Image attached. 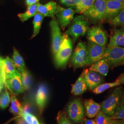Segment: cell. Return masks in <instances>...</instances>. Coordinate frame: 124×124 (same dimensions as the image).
Wrapping results in <instances>:
<instances>
[{"instance_id":"cell-9","label":"cell","mask_w":124,"mask_h":124,"mask_svg":"<svg viewBox=\"0 0 124 124\" xmlns=\"http://www.w3.org/2000/svg\"><path fill=\"white\" fill-rule=\"evenodd\" d=\"M87 38L89 41L102 46H106L108 39L106 32L100 25L89 28L87 32Z\"/></svg>"},{"instance_id":"cell-37","label":"cell","mask_w":124,"mask_h":124,"mask_svg":"<svg viewBox=\"0 0 124 124\" xmlns=\"http://www.w3.org/2000/svg\"><path fill=\"white\" fill-rule=\"evenodd\" d=\"M16 124H29L21 116H18V118L16 120Z\"/></svg>"},{"instance_id":"cell-28","label":"cell","mask_w":124,"mask_h":124,"mask_svg":"<svg viewBox=\"0 0 124 124\" xmlns=\"http://www.w3.org/2000/svg\"><path fill=\"white\" fill-rule=\"evenodd\" d=\"M44 16L40 13H37L34 16L33 24L34 26V31L31 39L35 37L40 32Z\"/></svg>"},{"instance_id":"cell-11","label":"cell","mask_w":124,"mask_h":124,"mask_svg":"<svg viewBox=\"0 0 124 124\" xmlns=\"http://www.w3.org/2000/svg\"><path fill=\"white\" fill-rule=\"evenodd\" d=\"M84 77L87 89L93 91L104 82L103 76L96 72L91 70L89 69L83 70Z\"/></svg>"},{"instance_id":"cell-2","label":"cell","mask_w":124,"mask_h":124,"mask_svg":"<svg viewBox=\"0 0 124 124\" xmlns=\"http://www.w3.org/2000/svg\"><path fill=\"white\" fill-rule=\"evenodd\" d=\"M124 93L122 86L115 88L105 100L101 103L100 111L112 117L115 114V109Z\"/></svg>"},{"instance_id":"cell-1","label":"cell","mask_w":124,"mask_h":124,"mask_svg":"<svg viewBox=\"0 0 124 124\" xmlns=\"http://www.w3.org/2000/svg\"><path fill=\"white\" fill-rule=\"evenodd\" d=\"M90 23L83 15L77 16L74 18L65 34L71 37L74 40H76L87 34L90 28Z\"/></svg>"},{"instance_id":"cell-30","label":"cell","mask_w":124,"mask_h":124,"mask_svg":"<svg viewBox=\"0 0 124 124\" xmlns=\"http://www.w3.org/2000/svg\"><path fill=\"white\" fill-rule=\"evenodd\" d=\"M108 21L110 24L112 26L124 27V8L115 17Z\"/></svg>"},{"instance_id":"cell-33","label":"cell","mask_w":124,"mask_h":124,"mask_svg":"<svg viewBox=\"0 0 124 124\" xmlns=\"http://www.w3.org/2000/svg\"><path fill=\"white\" fill-rule=\"evenodd\" d=\"M57 124H73L67 115L66 113L63 111H59L57 117Z\"/></svg>"},{"instance_id":"cell-12","label":"cell","mask_w":124,"mask_h":124,"mask_svg":"<svg viewBox=\"0 0 124 124\" xmlns=\"http://www.w3.org/2000/svg\"><path fill=\"white\" fill-rule=\"evenodd\" d=\"M75 10L71 8H64L59 6L58 13L56 14L57 21L59 26L64 30L71 23L74 18Z\"/></svg>"},{"instance_id":"cell-20","label":"cell","mask_w":124,"mask_h":124,"mask_svg":"<svg viewBox=\"0 0 124 124\" xmlns=\"http://www.w3.org/2000/svg\"><path fill=\"white\" fill-rule=\"evenodd\" d=\"M110 65L106 59L103 58L99 61L91 64L89 70L96 72L103 76H106L108 75Z\"/></svg>"},{"instance_id":"cell-35","label":"cell","mask_w":124,"mask_h":124,"mask_svg":"<svg viewBox=\"0 0 124 124\" xmlns=\"http://www.w3.org/2000/svg\"><path fill=\"white\" fill-rule=\"evenodd\" d=\"M63 4L67 6L75 7L80 0H60Z\"/></svg>"},{"instance_id":"cell-24","label":"cell","mask_w":124,"mask_h":124,"mask_svg":"<svg viewBox=\"0 0 124 124\" xmlns=\"http://www.w3.org/2000/svg\"><path fill=\"white\" fill-rule=\"evenodd\" d=\"M39 4V3L38 2L35 4L29 6L26 12L23 13L18 14V16L20 20L22 22H24L29 18L34 17L38 13L37 8Z\"/></svg>"},{"instance_id":"cell-21","label":"cell","mask_w":124,"mask_h":124,"mask_svg":"<svg viewBox=\"0 0 124 124\" xmlns=\"http://www.w3.org/2000/svg\"><path fill=\"white\" fill-rule=\"evenodd\" d=\"M108 46H124V27L114 31Z\"/></svg>"},{"instance_id":"cell-13","label":"cell","mask_w":124,"mask_h":124,"mask_svg":"<svg viewBox=\"0 0 124 124\" xmlns=\"http://www.w3.org/2000/svg\"><path fill=\"white\" fill-rule=\"evenodd\" d=\"M5 86L13 95H18L24 92L21 74L18 71L12 77L7 79Z\"/></svg>"},{"instance_id":"cell-7","label":"cell","mask_w":124,"mask_h":124,"mask_svg":"<svg viewBox=\"0 0 124 124\" xmlns=\"http://www.w3.org/2000/svg\"><path fill=\"white\" fill-rule=\"evenodd\" d=\"M87 45L80 41L78 43L72 55L71 63L75 69L86 66Z\"/></svg>"},{"instance_id":"cell-15","label":"cell","mask_w":124,"mask_h":124,"mask_svg":"<svg viewBox=\"0 0 124 124\" xmlns=\"http://www.w3.org/2000/svg\"><path fill=\"white\" fill-rule=\"evenodd\" d=\"M124 8V2L107 0L104 20H109L120 13Z\"/></svg>"},{"instance_id":"cell-39","label":"cell","mask_w":124,"mask_h":124,"mask_svg":"<svg viewBox=\"0 0 124 124\" xmlns=\"http://www.w3.org/2000/svg\"><path fill=\"white\" fill-rule=\"evenodd\" d=\"M84 124H97L95 120L85 119L84 121Z\"/></svg>"},{"instance_id":"cell-42","label":"cell","mask_w":124,"mask_h":124,"mask_svg":"<svg viewBox=\"0 0 124 124\" xmlns=\"http://www.w3.org/2000/svg\"><path fill=\"white\" fill-rule=\"evenodd\" d=\"M121 124H124V120H123V121L122 122V123Z\"/></svg>"},{"instance_id":"cell-40","label":"cell","mask_w":124,"mask_h":124,"mask_svg":"<svg viewBox=\"0 0 124 124\" xmlns=\"http://www.w3.org/2000/svg\"><path fill=\"white\" fill-rule=\"evenodd\" d=\"M113 0V1H117V2H124V0Z\"/></svg>"},{"instance_id":"cell-3","label":"cell","mask_w":124,"mask_h":124,"mask_svg":"<svg viewBox=\"0 0 124 124\" xmlns=\"http://www.w3.org/2000/svg\"><path fill=\"white\" fill-rule=\"evenodd\" d=\"M73 50V41L67 34L63 35V40L58 53L54 56V61L58 68L64 66L71 56Z\"/></svg>"},{"instance_id":"cell-4","label":"cell","mask_w":124,"mask_h":124,"mask_svg":"<svg viewBox=\"0 0 124 124\" xmlns=\"http://www.w3.org/2000/svg\"><path fill=\"white\" fill-rule=\"evenodd\" d=\"M66 114L71 121L75 124H81L85 120L84 107L80 99H74L69 103Z\"/></svg>"},{"instance_id":"cell-23","label":"cell","mask_w":124,"mask_h":124,"mask_svg":"<svg viewBox=\"0 0 124 124\" xmlns=\"http://www.w3.org/2000/svg\"><path fill=\"white\" fill-rule=\"evenodd\" d=\"M94 120L97 124H121L124 120L113 119L101 111L98 112Z\"/></svg>"},{"instance_id":"cell-29","label":"cell","mask_w":124,"mask_h":124,"mask_svg":"<svg viewBox=\"0 0 124 124\" xmlns=\"http://www.w3.org/2000/svg\"><path fill=\"white\" fill-rule=\"evenodd\" d=\"M112 118L115 120H124V91Z\"/></svg>"},{"instance_id":"cell-22","label":"cell","mask_w":124,"mask_h":124,"mask_svg":"<svg viewBox=\"0 0 124 124\" xmlns=\"http://www.w3.org/2000/svg\"><path fill=\"white\" fill-rule=\"evenodd\" d=\"M87 87L85 81L83 72L76 80L74 84L72 85L71 93L75 96H80L84 93Z\"/></svg>"},{"instance_id":"cell-27","label":"cell","mask_w":124,"mask_h":124,"mask_svg":"<svg viewBox=\"0 0 124 124\" xmlns=\"http://www.w3.org/2000/svg\"><path fill=\"white\" fill-rule=\"evenodd\" d=\"M10 102L11 106L9 111L14 115L19 116L22 111V105L15 95H11Z\"/></svg>"},{"instance_id":"cell-41","label":"cell","mask_w":124,"mask_h":124,"mask_svg":"<svg viewBox=\"0 0 124 124\" xmlns=\"http://www.w3.org/2000/svg\"><path fill=\"white\" fill-rule=\"evenodd\" d=\"M2 58L0 57V66H1V61H2Z\"/></svg>"},{"instance_id":"cell-43","label":"cell","mask_w":124,"mask_h":124,"mask_svg":"<svg viewBox=\"0 0 124 124\" xmlns=\"http://www.w3.org/2000/svg\"></svg>"},{"instance_id":"cell-17","label":"cell","mask_w":124,"mask_h":124,"mask_svg":"<svg viewBox=\"0 0 124 124\" xmlns=\"http://www.w3.org/2000/svg\"><path fill=\"white\" fill-rule=\"evenodd\" d=\"M59 6L54 1H50L47 4H40L39 3L37 8L38 13L44 17L53 18L58 13Z\"/></svg>"},{"instance_id":"cell-36","label":"cell","mask_w":124,"mask_h":124,"mask_svg":"<svg viewBox=\"0 0 124 124\" xmlns=\"http://www.w3.org/2000/svg\"><path fill=\"white\" fill-rule=\"evenodd\" d=\"M31 106L28 103H25L24 105L22 106V111L20 115L26 113H31Z\"/></svg>"},{"instance_id":"cell-26","label":"cell","mask_w":124,"mask_h":124,"mask_svg":"<svg viewBox=\"0 0 124 124\" xmlns=\"http://www.w3.org/2000/svg\"><path fill=\"white\" fill-rule=\"evenodd\" d=\"M95 0H80L76 6L75 13L83 14L93 5Z\"/></svg>"},{"instance_id":"cell-34","label":"cell","mask_w":124,"mask_h":124,"mask_svg":"<svg viewBox=\"0 0 124 124\" xmlns=\"http://www.w3.org/2000/svg\"><path fill=\"white\" fill-rule=\"evenodd\" d=\"M19 116L22 117L29 124H40L36 116L31 113L23 114Z\"/></svg>"},{"instance_id":"cell-16","label":"cell","mask_w":124,"mask_h":124,"mask_svg":"<svg viewBox=\"0 0 124 124\" xmlns=\"http://www.w3.org/2000/svg\"><path fill=\"white\" fill-rule=\"evenodd\" d=\"M0 70L5 81L13 76L17 71L13 64V60L8 57L4 59L2 58Z\"/></svg>"},{"instance_id":"cell-38","label":"cell","mask_w":124,"mask_h":124,"mask_svg":"<svg viewBox=\"0 0 124 124\" xmlns=\"http://www.w3.org/2000/svg\"><path fill=\"white\" fill-rule=\"evenodd\" d=\"M39 0H26V2L27 5L29 6L38 3Z\"/></svg>"},{"instance_id":"cell-6","label":"cell","mask_w":124,"mask_h":124,"mask_svg":"<svg viewBox=\"0 0 124 124\" xmlns=\"http://www.w3.org/2000/svg\"><path fill=\"white\" fill-rule=\"evenodd\" d=\"M103 58L106 59L111 66L117 67L124 65V47L108 46Z\"/></svg>"},{"instance_id":"cell-8","label":"cell","mask_w":124,"mask_h":124,"mask_svg":"<svg viewBox=\"0 0 124 124\" xmlns=\"http://www.w3.org/2000/svg\"><path fill=\"white\" fill-rule=\"evenodd\" d=\"M106 49V46H102L89 41L87 45L86 66L102 59Z\"/></svg>"},{"instance_id":"cell-25","label":"cell","mask_w":124,"mask_h":124,"mask_svg":"<svg viewBox=\"0 0 124 124\" xmlns=\"http://www.w3.org/2000/svg\"><path fill=\"white\" fill-rule=\"evenodd\" d=\"M13 61L16 70L19 73L22 72L26 69L25 62L23 58L14 47L13 48Z\"/></svg>"},{"instance_id":"cell-31","label":"cell","mask_w":124,"mask_h":124,"mask_svg":"<svg viewBox=\"0 0 124 124\" xmlns=\"http://www.w3.org/2000/svg\"><path fill=\"white\" fill-rule=\"evenodd\" d=\"M23 85L24 90H27L30 88L31 85V77L30 73L24 70L20 73Z\"/></svg>"},{"instance_id":"cell-19","label":"cell","mask_w":124,"mask_h":124,"mask_svg":"<svg viewBox=\"0 0 124 124\" xmlns=\"http://www.w3.org/2000/svg\"><path fill=\"white\" fill-rule=\"evenodd\" d=\"M124 72L122 73L115 81L109 83H102V84L99 85L96 88L94 89L92 91L93 93L95 94H100L103 93L108 89L120 86L122 84H124Z\"/></svg>"},{"instance_id":"cell-18","label":"cell","mask_w":124,"mask_h":124,"mask_svg":"<svg viewBox=\"0 0 124 124\" xmlns=\"http://www.w3.org/2000/svg\"><path fill=\"white\" fill-rule=\"evenodd\" d=\"M84 107L85 114L89 118L95 117L101 109V104L94 101L92 98L85 100Z\"/></svg>"},{"instance_id":"cell-32","label":"cell","mask_w":124,"mask_h":124,"mask_svg":"<svg viewBox=\"0 0 124 124\" xmlns=\"http://www.w3.org/2000/svg\"><path fill=\"white\" fill-rule=\"evenodd\" d=\"M4 92L0 95V108L4 109L9 106L11 102V98L8 91L7 87L6 86Z\"/></svg>"},{"instance_id":"cell-10","label":"cell","mask_w":124,"mask_h":124,"mask_svg":"<svg viewBox=\"0 0 124 124\" xmlns=\"http://www.w3.org/2000/svg\"><path fill=\"white\" fill-rule=\"evenodd\" d=\"M52 39V51L54 56L58 53L62 44L63 36L57 20L54 17L50 23Z\"/></svg>"},{"instance_id":"cell-5","label":"cell","mask_w":124,"mask_h":124,"mask_svg":"<svg viewBox=\"0 0 124 124\" xmlns=\"http://www.w3.org/2000/svg\"><path fill=\"white\" fill-rule=\"evenodd\" d=\"M107 0H95L92 7L83 15L89 22L96 23L104 20Z\"/></svg>"},{"instance_id":"cell-14","label":"cell","mask_w":124,"mask_h":124,"mask_svg":"<svg viewBox=\"0 0 124 124\" xmlns=\"http://www.w3.org/2000/svg\"><path fill=\"white\" fill-rule=\"evenodd\" d=\"M48 99V90L46 85H39L36 94V105L40 114H42L46 105Z\"/></svg>"}]
</instances>
